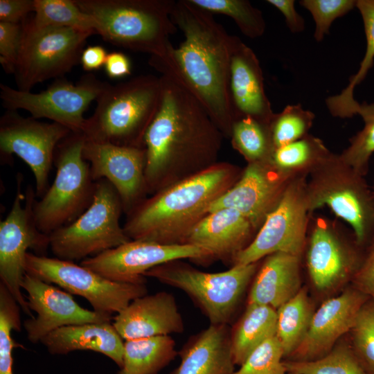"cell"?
Instances as JSON below:
<instances>
[{"label": "cell", "instance_id": "6da1fadb", "mask_svg": "<svg viewBox=\"0 0 374 374\" xmlns=\"http://www.w3.org/2000/svg\"><path fill=\"white\" fill-rule=\"evenodd\" d=\"M159 77L161 105L144 137L151 195L217 163L224 136L186 87L170 75Z\"/></svg>", "mask_w": 374, "mask_h": 374}, {"label": "cell", "instance_id": "7a4b0ae2", "mask_svg": "<svg viewBox=\"0 0 374 374\" xmlns=\"http://www.w3.org/2000/svg\"><path fill=\"white\" fill-rule=\"evenodd\" d=\"M171 18L184 39L165 57H150L149 64L186 87L224 136L231 138L234 122L229 91L232 35L211 13L190 0L176 1Z\"/></svg>", "mask_w": 374, "mask_h": 374}, {"label": "cell", "instance_id": "3957f363", "mask_svg": "<svg viewBox=\"0 0 374 374\" xmlns=\"http://www.w3.org/2000/svg\"><path fill=\"white\" fill-rule=\"evenodd\" d=\"M242 170L218 161L145 199L127 215L123 229L132 240L163 244H186L194 227L211 205L240 179Z\"/></svg>", "mask_w": 374, "mask_h": 374}, {"label": "cell", "instance_id": "277c9868", "mask_svg": "<svg viewBox=\"0 0 374 374\" xmlns=\"http://www.w3.org/2000/svg\"><path fill=\"white\" fill-rule=\"evenodd\" d=\"M160 77L140 75L116 84L107 83L86 118V140L145 148L144 137L161 101Z\"/></svg>", "mask_w": 374, "mask_h": 374}, {"label": "cell", "instance_id": "5b68a950", "mask_svg": "<svg viewBox=\"0 0 374 374\" xmlns=\"http://www.w3.org/2000/svg\"><path fill=\"white\" fill-rule=\"evenodd\" d=\"M98 24V34L124 48L165 57L177 28L171 18L174 0H75Z\"/></svg>", "mask_w": 374, "mask_h": 374}, {"label": "cell", "instance_id": "8992f818", "mask_svg": "<svg viewBox=\"0 0 374 374\" xmlns=\"http://www.w3.org/2000/svg\"><path fill=\"white\" fill-rule=\"evenodd\" d=\"M85 141L82 133L71 132L57 146L54 181L33 206L36 226L45 234L73 222L93 201L96 181L83 157Z\"/></svg>", "mask_w": 374, "mask_h": 374}, {"label": "cell", "instance_id": "52a82bcc", "mask_svg": "<svg viewBox=\"0 0 374 374\" xmlns=\"http://www.w3.org/2000/svg\"><path fill=\"white\" fill-rule=\"evenodd\" d=\"M258 269V262H255L209 273L177 260L157 266L143 276L154 278L183 291L202 310L210 324L228 325Z\"/></svg>", "mask_w": 374, "mask_h": 374}, {"label": "cell", "instance_id": "ba28073f", "mask_svg": "<svg viewBox=\"0 0 374 374\" xmlns=\"http://www.w3.org/2000/svg\"><path fill=\"white\" fill-rule=\"evenodd\" d=\"M306 184L309 211L323 206L348 223L359 244L374 233V201L363 175L329 153L312 168Z\"/></svg>", "mask_w": 374, "mask_h": 374}, {"label": "cell", "instance_id": "9c48e42d", "mask_svg": "<svg viewBox=\"0 0 374 374\" xmlns=\"http://www.w3.org/2000/svg\"><path fill=\"white\" fill-rule=\"evenodd\" d=\"M121 198L105 179L96 181L90 206L76 220L49 235L50 249L57 258L84 260L131 240L120 224Z\"/></svg>", "mask_w": 374, "mask_h": 374}, {"label": "cell", "instance_id": "30bf717a", "mask_svg": "<svg viewBox=\"0 0 374 374\" xmlns=\"http://www.w3.org/2000/svg\"><path fill=\"white\" fill-rule=\"evenodd\" d=\"M95 33L71 28L23 22V37L14 75L17 89L30 91L37 83L60 78L80 62L87 39Z\"/></svg>", "mask_w": 374, "mask_h": 374}, {"label": "cell", "instance_id": "8fae6325", "mask_svg": "<svg viewBox=\"0 0 374 374\" xmlns=\"http://www.w3.org/2000/svg\"><path fill=\"white\" fill-rule=\"evenodd\" d=\"M24 269L29 275L84 298L94 311L102 314H118L135 299L148 294L145 283L113 281L81 265L57 258L28 252Z\"/></svg>", "mask_w": 374, "mask_h": 374}, {"label": "cell", "instance_id": "7c38bea8", "mask_svg": "<svg viewBox=\"0 0 374 374\" xmlns=\"http://www.w3.org/2000/svg\"><path fill=\"white\" fill-rule=\"evenodd\" d=\"M22 176L17 175V193L11 209L0 222V279L18 303L21 310L34 318L21 292V283L25 274V258L28 249L44 256L50 248L49 235L37 227L33 214L35 190L28 186L21 190Z\"/></svg>", "mask_w": 374, "mask_h": 374}, {"label": "cell", "instance_id": "4fadbf2b", "mask_svg": "<svg viewBox=\"0 0 374 374\" xmlns=\"http://www.w3.org/2000/svg\"><path fill=\"white\" fill-rule=\"evenodd\" d=\"M107 83L90 73L75 84L63 78H57L39 93L22 91L1 83L0 98L7 110L24 109L36 119L46 118L73 133H82L86 121L84 113Z\"/></svg>", "mask_w": 374, "mask_h": 374}, {"label": "cell", "instance_id": "5bb4252c", "mask_svg": "<svg viewBox=\"0 0 374 374\" xmlns=\"http://www.w3.org/2000/svg\"><path fill=\"white\" fill-rule=\"evenodd\" d=\"M306 184L303 177L291 179L252 241L235 256L232 266L258 262L276 252L300 257L310 212Z\"/></svg>", "mask_w": 374, "mask_h": 374}, {"label": "cell", "instance_id": "9a60e30c", "mask_svg": "<svg viewBox=\"0 0 374 374\" xmlns=\"http://www.w3.org/2000/svg\"><path fill=\"white\" fill-rule=\"evenodd\" d=\"M72 132L59 123L24 118L16 110H6L0 118L1 159L12 154L21 158L32 170L36 197L41 198L49 188V175L58 144Z\"/></svg>", "mask_w": 374, "mask_h": 374}, {"label": "cell", "instance_id": "2e32d148", "mask_svg": "<svg viewBox=\"0 0 374 374\" xmlns=\"http://www.w3.org/2000/svg\"><path fill=\"white\" fill-rule=\"evenodd\" d=\"M184 259L208 261V252L190 244H163L130 240L97 256L82 260L80 265L113 281L145 283L143 274L163 263Z\"/></svg>", "mask_w": 374, "mask_h": 374}, {"label": "cell", "instance_id": "e0dca14e", "mask_svg": "<svg viewBox=\"0 0 374 374\" xmlns=\"http://www.w3.org/2000/svg\"><path fill=\"white\" fill-rule=\"evenodd\" d=\"M82 154L93 180L105 179L114 187L126 215L147 198L145 148L86 140Z\"/></svg>", "mask_w": 374, "mask_h": 374}, {"label": "cell", "instance_id": "ac0fdd59", "mask_svg": "<svg viewBox=\"0 0 374 374\" xmlns=\"http://www.w3.org/2000/svg\"><path fill=\"white\" fill-rule=\"evenodd\" d=\"M21 287L27 292L26 301L37 317L27 319L24 327L28 339L37 344L52 331L66 326L110 322L112 316L80 306L71 294L25 273Z\"/></svg>", "mask_w": 374, "mask_h": 374}, {"label": "cell", "instance_id": "d6986e66", "mask_svg": "<svg viewBox=\"0 0 374 374\" xmlns=\"http://www.w3.org/2000/svg\"><path fill=\"white\" fill-rule=\"evenodd\" d=\"M294 175L276 168L268 159L248 163L238 181L211 206L209 213L231 208L256 229L274 208Z\"/></svg>", "mask_w": 374, "mask_h": 374}, {"label": "cell", "instance_id": "ffe728a7", "mask_svg": "<svg viewBox=\"0 0 374 374\" xmlns=\"http://www.w3.org/2000/svg\"><path fill=\"white\" fill-rule=\"evenodd\" d=\"M367 296L347 290L328 299L313 313L308 330L288 360L313 361L328 354L343 335L350 331Z\"/></svg>", "mask_w": 374, "mask_h": 374}, {"label": "cell", "instance_id": "44dd1931", "mask_svg": "<svg viewBox=\"0 0 374 374\" xmlns=\"http://www.w3.org/2000/svg\"><path fill=\"white\" fill-rule=\"evenodd\" d=\"M229 91L234 121L251 117L268 125L274 115L264 87L259 60L239 37L232 35Z\"/></svg>", "mask_w": 374, "mask_h": 374}, {"label": "cell", "instance_id": "7402d4cb", "mask_svg": "<svg viewBox=\"0 0 374 374\" xmlns=\"http://www.w3.org/2000/svg\"><path fill=\"white\" fill-rule=\"evenodd\" d=\"M113 319L114 327L125 341L170 336L184 330L176 299L165 291L135 299Z\"/></svg>", "mask_w": 374, "mask_h": 374}, {"label": "cell", "instance_id": "603a6c76", "mask_svg": "<svg viewBox=\"0 0 374 374\" xmlns=\"http://www.w3.org/2000/svg\"><path fill=\"white\" fill-rule=\"evenodd\" d=\"M256 229L239 211L221 208L206 215L192 230L186 244L206 250L209 260L232 262L250 242Z\"/></svg>", "mask_w": 374, "mask_h": 374}, {"label": "cell", "instance_id": "cb8c5ba5", "mask_svg": "<svg viewBox=\"0 0 374 374\" xmlns=\"http://www.w3.org/2000/svg\"><path fill=\"white\" fill-rule=\"evenodd\" d=\"M228 325L210 324L178 352L180 363L169 374H233L235 364Z\"/></svg>", "mask_w": 374, "mask_h": 374}, {"label": "cell", "instance_id": "d4e9b609", "mask_svg": "<svg viewBox=\"0 0 374 374\" xmlns=\"http://www.w3.org/2000/svg\"><path fill=\"white\" fill-rule=\"evenodd\" d=\"M52 355L92 350L105 355L121 368L124 342L110 322L88 323L59 328L41 341Z\"/></svg>", "mask_w": 374, "mask_h": 374}, {"label": "cell", "instance_id": "484cf974", "mask_svg": "<svg viewBox=\"0 0 374 374\" xmlns=\"http://www.w3.org/2000/svg\"><path fill=\"white\" fill-rule=\"evenodd\" d=\"M299 256L276 252L265 257L251 285L247 304L278 310L301 290Z\"/></svg>", "mask_w": 374, "mask_h": 374}, {"label": "cell", "instance_id": "4316f807", "mask_svg": "<svg viewBox=\"0 0 374 374\" xmlns=\"http://www.w3.org/2000/svg\"><path fill=\"white\" fill-rule=\"evenodd\" d=\"M355 257L326 225L313 229L307 252V266L314 285L327 290L344 280L355 265Z\"/></svg>", "mask_w": 374, "mask_h": 374}, {"label": "cell", "instance_id": "83f0119b", "mask_svg": "<svg viewBox=\"0 0 374 374\" xmlns=\"http://www.w3.org/2000/svg\"><path fill=\"white\" fill-rule=\"evenodd\" d=\"M277 310L271 307L247 304V308L230 330L233 360L240 366L258 346L276 335Z\"/></svg>", "mask_w": 374, "mask_h": 374}, {"label": "cell", "instance_id": "f1b7e54d", "mask_svg": "<svg viewBox=\"0 0 374 374\" xmlns=\"http://www.w3.org/2000/svg\"><path fill=\"white\" fill-rule=\"evenodd\" d=\"M177 355L170 335L125 340L123 364L118 374H158Z\"/></svg>", "mask_w": 374, "mask_h": 374}, {"label": "cell", "instance_id": "f546056e", "mask_svg": "<svg viewBox=\"0 0 374 374\" xmlns=\"http://www.w3.org/2000/svg\"><path fill=\"white\" fill-rule=\"evenodd\" d=\"M313 313L304 288L277 310L276 336L283 348L284 357H289L303 341Z\"/></svg>", "mask_w": 374, "mask_h": 374}, {"label": "cell", "instance_id": "4dcf8cb0", "mask_svg": "<svg viewBox=\"0 0 374 374\" xmlns=\"http://www.w3.org/2000/svg\"><path fill=\"white\" fill-rule=\"evenodd\" d=\"M31 21L37 26L71 28L98 34V24L75 0H35Z\"/></svg>", "mask_w": 374, "mask_h": 374}, {"label": "cell", "instance_id": "1f68e13d", "mask_svg": "<svg viewBox=\"0 0 374 374\" xmlns=\"http://www.w3.org/2000/svg\"><path fill=\"white\" fill-rule=\"evenodd\" d=\"M329 153L321 140L307 134L300 139L275 148L270 159L280 171L294 175L300 170L311 169Z\"/></svg>", "mask_w": 374, "mask_h": 374}, {"label": "cell", "instance_id": "d6a6232c", "mask_svg": "<svg viewBox=\"0 0 374 374\" xmlns=\"http://www.w3.org/2000/svg\"><path fill=\"white\" fill-rule=\"evenodd\" d=\"M231 138L233 148L248 163L268 159L274 150L269 125L251 117L234 121Z\"/></svg>", "mask_w": 374, "mask_h": 374}, {"label": "cell", "instance_id": "836d02e7", "mask_svg": "<svg viewBox=\"0 0 374 374\" xmlns=\"http://www.w3.org/2000/svg\"><path fill=\"white\" fill-rule=\"evenodd\" d=\"M287 373L299 374H368L351 348L335 346L328 354L316 360H284Z\"/></svg>", "mask_w": 374, "mask_h": 374}, {"label": "cell", "instance_id": "e575fe53", "mask_svg": "<svg viewBox=\"0 0 374 374\" xmlns=\"http://www.w3.org/2000/svg\"><path fill=\"white\" fill-rule=\"evenodd\" d=\"M196 6L210 13L226 15L233 19L247 37L256 38L263 35L266 24L262 12L247 0H190Z\"/></svg>", "mask_w": 374, "mask_h": 374}, {"label": "cell", "instance_id": "d590c367", "mask_svg": "<svg viewBox=\"0 0 374 374\" xmlns=\"http://www.w3.org/2000/svg\"><path fill=\"white\" fill-rule=\"evenodd\" d=\"M314 118V114L300 104L287 105L281 112L274 114L269 124L274 150L307 135Z\"/></svg>", "mask_w": 374, "mask_h": 374}, {"label": "cell", "instance_id": "8d00e7d4", "mask_svg": "<svg viewBox=\"0 0 374 374\" xmlns=\"http://www.w3.org/2000/svg\"><path fill=\"white\" fill-rule=\"evenodd\" d=\"M358 114L363 118L364 127L352 138L350 145L339 156L344 163L364 176L374 153V103L360 104Z\"/></svg>", "mask_w": 374, "mask_h": 374}, {"label": "cell", "instance_id": "74e56055", "mask_svg": "<svg viewBox=\"0 0 374 374\" xmlns=\"http://www.w3.org/2000/svg\"><path fill=\"white\" fill-rule=\"evenodd\" d=\"M356 8L364 22L366 48L357 72L350 78L347 87L336 95L337 102L345 106L355 103L354 89L364 79L374 62V0H358Z\"/></svg>", "mask_w": 374, "mask_h": 374}, {"label": "cell", "instance_id": "f35d334b", "mask_svg": "<svg viewBox=\"0 0 374 374\" xmlns=\"http://www.w3.org/2000/svg\"><path fill=\"white\" fill-rule=\"evenodd\" d=\"M353 350L368 374H374V301L365 304L350 330Z\"/></svg>", "mask_w": 374, "mask_h": 374}, {"label": "cell", "instance_id": "ab89813d", "mask_svg": "<svg viewBox=\"0 0 374 374\" xmlns=\"http://www.w3.org/2000/svg\"><path fill=\"white\" fill-rule=\"evenodd\" d=\"M276 336L258 346L233 374H287Z\"/></svg>", "mask_w": 374, "mask_h": 374}, {"label": "cell", "instance_id": "60d3db41", "mask_svg": "<svg viewBox=\"0 0 374 374\" xmlns=\"http://www.w3.org/2000/svg\"><path fill=\"white\" fill-rule=\"evenodd\" d=\"M355 0H302L300 4L312 15L315 23L314 37L321 42L332 22L357 6Z\"/></svg>", "mask_w": 374, "mask_h": 374}, {"label": "cell", "instance_id": "b9f144b4", "mask_svg": "<svg viewBox=\"0 0 374 374\" xmlns=\"http://www.w3.org/2000/svg\"><path fill=\"white\" fill-rule=\"evenodd\" d=\"M23 37V23L0 22V63L8 74L14 73Z\"/></svg>", "mask_w": 374, "mask_h": 374}, {"label": "cell", "instance_id": "7bdbcfd3", "mask_svg": "<svg viewBox=\"0 0 374 374\" xmlns=\"http://www.w3.org/2000/svg\"><path fill=\"white\" fill-rule=\"evenodd\" d=\"M34 10L35 0H0V22L22 24Z\"/></svg>", "mask_w": 374, "mask_h": 374}, {"label": "cell", "instance_id": "ee69618b", "mask_svg": "<svg viewBox=\"0 0 374 374\" xmlns=\"http://www.w3.org/2000/svg\"><path fill=\"white\" fill-rule=\"evenodd\" d=\"M356 289L374 301V239L368 253L353 276Z\"/></svg>", "mask_w": 374, "mask_h": 374}, {"label": "cell", "instance_id": "f6af8a7d", "mask_svg": "<svg viewBox=\"0 0 374 374\" xmlns=\"http://www.w3.org/2000/svg\"><path fill=\"white\" fill-rule=\"evenodd\" d=\"M267 3L278 9L284 16L287 26L294 33L305 29V21L295 9L293 0H267Z\"/></svg>", "mask_w": 374, "mask_h": 374}, {"label": "cell", "instance_id": "bcb514c9", "mask_svg": "<svg viewBox=\"0 0 374 374\" xmlns=\"http://www.w3.org/2000/svg\"><path fill=\"white\" fill-rule=\"evenodd\" d=\"M104 66L107 76L112 79L125 77L130 75L132 71L129 57L119 51L108 53Z\"/></svg>", "mask_w": 374, "mask_h": 374}, {"label": "cell", "instance_id": "7dc6e473", "mask_svg": "<svg viewBox=\"0 0 374 374\" xmlns=\"http://www.w3.org/2000/svg\"><path fill=\"white\" fill-rule=\"evenodd\" d=\"M107 55L100 45L89 46L82 53L80 63L86 71L99 70L105 66Z\"/></svg>", "mask_w": 374, "mask_h": 374}, {"label": "cell", "instance_id": "c3c4849f", "mask_svg": "<svg viewBox=\"0 0 374 374\" xmlns=\"http://www.w3.org/2000/svg\"><path fill=\"white\" fill-rule=\"evenodd\" d=\"M287 374H299V373H287Z\"/></svg>", "mask_w": 374, "mask_h": 374}]
</instances>
